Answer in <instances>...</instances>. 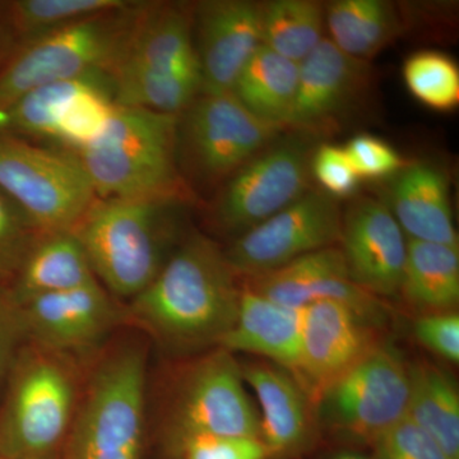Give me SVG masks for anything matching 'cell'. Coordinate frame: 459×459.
Wrapping results in <instances>:
<instances>
[{"instance_id": "obj_1", "label": "cell", "mask_w": 459, "mask_h": 459, "mask_svg": "<svg viewBox=\"0 0 459 459\" xmlns=\"http://www.w3.org/2000/svg\"><path fill=\"white\" fill-rule=\"evenodd\" d=\"M241 281L225 252L204 234L180 241L162 270L124 303L126 325L155 344L165 360L221 344L237 320Z\"/></svg>"}, {"instance_id": "obj_2", "label": "cell", "mask_w": 459, "mask_h": 459, "mask_svg": "<svg viewBox=\"0 0 459 459\" xmlns=\"http://www.w3.org/2000/svg\"><path fill=\"white\" fill-rule=\"evenodd\" d=\"M147 435L164 459H178L184 444L202 435L261 437V418L234 353L216 347L164 359L152 379L148 374Z\"/></svg>"}, {"instance_id": "obj_3", "label": "cell", "mask_w": 459, "mask_h": 459, "mask_svg": "<svg viewBox=\"0 0 459 459\" xmlns=\"http://www.w3.org/2000/svg\"><path fill=\"white\" fill-rule=\"evenodd\" d=\"M150 349L144 334L126 327L89 359L63 459L142 458Z\"/></svg>"}, {"instance_id": "obj_4", "label": "cell", "mask_w": 459, "mask_h": 459, "mask_svg": "<svg viewBox=\"0 0 459 459\" xmlns=\"http://www.w3.org/2000/svg\"><path fill=\"white\" fill-rule=\"evenodd\" d=\"M184 199L96 198L72 230L115 299L126 303L143 291L179 246Z\"/></svg>"}, {"instance_id": "obj_5", "label": "cell", "mask_w": 459, "mask_h": 459, "mask_svg": "<svg viewBox=\"0 0 459 459\" xmlns=\"http://www.w3.org/2000/svg\"><path fill=\"white\" fill-rule=\"evenodd\" d=\"M87 361L26 341L3 386L0 457L63 459Z\"/></svg>"}, {"instance_id": "obj_6", "label": "cell", "mask_w": 459, "mask_h": 459, "mask_svg": "<svg viewBox=\"0 0 459 459\" xmlns=\"http://www.w3.org/2000/svg\"><path fill=\"white\" fill-rule=\"evenodd\" d=\"M74 155L96 198L186 197L177 115L117 105L101 134Z\"/></svg>"}, {"instance_id": "obj_7", "label": "cell", "mask_w": 459, "mask_h": 459, "mask_svg": "<svg viewBox=\"0 0 459 459\" xmlns=\"http://www.w3.org/2000/svg\"><path fill=\"white\" fill-rule=\"evenodd\" d=\"M144 3L104 12L32 40L0 71V108L45 84L105 74L126 53Z\"/></svg>"}, {"instance_id": "obj_8", "label": "cell", "mask_w": 459, "mask_h": 459, "mask_svg": "<svg viewBox=\"0 0 459 459\" xmlns=\"http://www.w3.org/2000/svg\"><path fill=\"white\" fill-rule=\"evenodd\" d=\"M0 189L44 234L72 231L96 199L74 152L36 146L4 132H0Z\"/></svg>"}, {"instance_id": "obj_9", "label": "cell", "mask_w": 459, "mask_h": 459, "mask_svg": "<svg viewBox=\"0 0 459 459\" xmlns=\"http://www.w3.org/2000/svg\"><path fill=\"white\" fill-rule=\"evenodd\" d=\"M316 138L294 129L281 133L235 171L214 201V226L235 238L304 195L310 189Z\"/></svg>"}, {"instance_id": "obj_10", "label": "cell", "mask_w": 459, "mask_h": 459, "mask_svg": "<svg viewBox=\"0 0 459 459\" xmlns=\"http://www.w3.org/2000/svg\"><path fill=\"white\" fill-rule=\"evenodd\" d=\"M285 131L247 111L232 93H201L178 117V161L199 186L223 184Z\"/></svg>"}, {"instance_id": "obj_11", "label": "cell", "mask_w": 459, "mask_h": 459, "mask_svg": "<svg viewBox=\"0 0 459 459\" xmlns=\"http://www.w3.org/2000/svg\"><path fill=\"white\" fill-rule=\"evenodd\" d=\"M410 364L394 347L380 342L316 400L319 425L351 442H373L406 418Z\"/></svg>"}, {"instance_id": "obj_12", "label": "cell", "mask_w": 459, "mask_h": 459, "mask_svg": "<svg viewBox=\"0 0 459 459\" xmlns=\"http://www.w3.org/2000/svg\"><path fill=\"white\" fill-rule=\"evenodd\" d=\"M340 202L320 189H309L226 247V259L238 279L261 276L310 253L340 243Z\"/></svg>"}, {"instance_id": "obj_13", "label": "cell", "mask_w": 459, "mask_h": 459, "mask_svg": "<svg viewBox=\"0 0 459 459\" xmlns=\"http://www.w3.org/2000/svg\"><path fill=\"white\" fill-rule=\"evenodd\" d=\"M27 341L89 360L126 325V307L99 281L18 305Z\"/></svg>"}, {"instance_id": "obj_14", "label": "cell", "mask_w": 459, "mask_h": 459, "mask_svg": "<svg viewBox=\"0 0 459 459\" xmlns=\"http://www.w3.org/2000/svg\"><path fill=\"white\" fill-rule=\"evenodd\" d=\"M407 244L383 199H355L342 211L338 247L350 279L369 294L382 300L398 295Z\"/></svg>"}, {"instance_id": "obj_15", "label": "cell", "mask_w": 459, "mask_h": 459, "mask_svg": "<svg viewBox=\"0 0 459 459\" xmlns=\"http://www.w3.org/2000/svg\"><path fill=\"white\" fill-rule=\"evenodd\" d=\"M241 285L290 309L301 310L319 300L349 305L380 328L388 318L382 299L350 279L340 247H329L287 263L277 270L241 280Z\"/></svg>"}, {"instance_id": "obj_16", "label": "cell", "mask_w": 459, "mask_h": 459, "mask_svg": "<svg viewBox=\"0 0 459 459\" xmlns=\"http://www.w3.org/2000/svg\"><path fill=\"white\" fill-rule=\"evenodd\" d=\"M369 63L353 59L323 39L299 65V82L286 128L322 137L332 132L365 95Z\"/></svg>"}, {"instance_id": "obj_17", "label": "cell", "mask_w": 459, "mask_h": 459, "mask_svg": "<svg viewBox=\"0 0 459 459\" xmlns=\"http://www.w3.org/2000/svg\"><path fill=\"white\" fill-rule=\"evenodd\" d=\"M300 314L301 358L295 377L316 402L325 386L382 341L376 325L340 301H316Z\"/></svg>"}, {"instance_id": "obj_18", "label": "cell", "mask_w": 459, "mask_h": 459, "mask_svg": "<svg viewBox=\"0 0 459 459\" xmlns=\"http://www.w3.org/2000/svg\"><path fill=\"white\" fill-rule=\"evenodd\" d=\"M193 32L202 93H231L262 44V3L208 0L193 7Z\"/></svg>"}, {"instance_id": "obj_19", "label": "cell", "mask_w": 459, "mask_h": 459, "mask_svg": "<svg viewBox=\"0 0 459 459\" xmlns=\"http://www.w3.org/2000/svg\"><path fill=\"white\" fill-rule=\"evenodd\" d=\"M241 373L261 404V439L270 458L294 459L310 451L320 425L316 402L300 380L270 361L241 365Z\"/></svg>"}, {"instance_id": "obj_20", "label": "cell", "mask_w": 459, "mask_h": 459, "mask_svg": "<svg viewBox=\"0 0 459 459\" xmlns=\"http://www.w3.org/2000/svg\"><path fill=\"white\" fill-rule=\"evenodd\" d=\"M199 66L193 8L178 3H144L117 74H168Z\"/></svg>"}, {"instance_id": "obj_21", "label": "cell", "mask_w": 459, "mask_h": 459, "mask_svg": "<svg viewBox=\"0 0 459 459\" xmlns=\"http://www.w3.org/2000/svg\"><path fill=\"white\" fill-rule=\"evenodd\" d=\"M383 201L407 240L459 247L448 179L437 166L429 162L407 164L392 177Z\"/></svg>"}, {"instance_id": "obj_22", "label": "cell", "mask_w": 459, "mask_h": 459, "mask_svg": "<svg viewBox=\"0 0 459 459\" xmlns=\"http://www.w3.org/2000/svg\"><path fill=\"white\" fill-rule=\"evenodd\" d=\"M220 347L262 356L296 376L301 358L300 310L273 303L241 285L237 320Z\"/></svg>"}, {"instance_id": "obj_23", "label": "cell", "mask_w": 459, "mask_h": 459, "mask_svg": "<svg viewBox=\"0 0 459 459\" xmlns=\"http://www.w3.org/2000/svg\"><path fill=\"white\" fill-rule=\"evenodd\" d=\"M95 273L74 231L47 232L33 244L7 286L17 305L38 296L95 282Z\"/></svg>"}, {"instance_id": "obj_24", "label": "cell", "mask_w": 459, "mask_h": 459, "mask_svg": "<svg viewBox=\"0 0 459 459\" xmlns=\"http://www.w3.org/2000/svg\"><path fill=\"white\" fill-rule=\"evenodd\" d=\"M398 295L420 316L457 312L459 247L409 240Z\"/></svg>"}, {"instance_id": "obj_25", "label": "cell", "mask_w": 459, "mask_h": 459, "mask_svg": "<svg viewBox=\"0 0 459 459\" xmlns=\"http://www.w3.org/2000/svg\"><path fill=\"white\" fill-rule=\"evenodd\" d=\"M328 40L353 59L369 63L401 32V18L385 0H337L325 5Z\"/></svg>"}, {"instance_id": "obj_26", "label": "cell", "mask_w": 459, "mask_h": 459, "mask_svg": "<svg viewBox=\"0 0 459 459\" xmlns=\"http://www.w3.org/2000/svg\"><path fill=\"white\" fill-rule=\"evenodd\" d=\"M298 82V63L261 44L247 60L231 93L259 119L286 128Z\"/></svg>"}, {"instance_id": "obj_27", "label": "cell", "mask_w": 459, "mask_h": 459, "mask_svg": "<svg viewBox=\"0 0 459 459\" xmlns=\"http://www.w3.org/2000/svg\"><path fill=\"white\" fill-rule=\"evenodd\" d=\"M406 418L440 446L449 459H459V394L452 377L431 364H410Z\"/></svg>"}, {"instance_id": "obj_28", "label": "cell", "mask_w": 459, "mask_h": 459, "mask_svg": "<svg viewBox=\"0 0 459 459\" xmlns=\"http://www.w3.org/2000/svg\"><path fill=\"white\" fill-rule=\"evenodd\" d=\"M93 74L71 81L45 84L0 108V132L17 137L54 140L66 108L83 90L108 77Z\"/></svg>"}, {"instance_id": "obj_29", "label": "cell", "mask_w": 459, "mask_h": 459, "mask_svg": "<svg viewBox=\"0 0 459 459\" xmlns=\"http://www.w3.org/2000/svg\"><path fill=\"white\" fill-rule=\"evenodd\" d=\"M325 13L314 0L262 3V45L300 65L325 39Z\"/></svg>"}, {"instance_id": "obj_30", "label": "cell", "mask_w": 459, "mask_h": 459, "mask_svg": "<svg viewBox=\"0 0 459 459\" xmlns=\"http://www.w3.org/2000/svg\"><path fill=\"white\" fill-rule=\"evenodd\" d=\"M117 107L144 108L179 117L202 93L199 66L168 74H117L111 77Z\"/></svg>"}, {"instance_id": "obj_31", "label": "cell", "mask_w": 459, "mask_h": 459, "mask_svg": "<svg viewBox=\"0 0 459 459\" xmlns=\"http://www.w3.org/2000/svg\"><path fill=\"white\" fill-rule=\"evenodd\" d=\"M402 75L411 96L425 108L449 113L459 105V68L452 56L420 50L403 62Z\"/></svg>"}, {"instance_id": "obj_32", "label": "cell", "mask_w": 459, "mask_h": 459, "mask_svg": "<svg viewBox=\"0 0 459 459\" xmlns=\"http://www.w3.org/2000/svg\"><path fill=\"white\" fill-rule=\"evenodd\" d=\"M128 0H17L8 5L12 26L26 41L60 27L128 5Z\"/></svg>"}, {"instance_id": "obj_33", "label": "cell", "mask_w": 459, "mask_h": 459, "mask_svg": "<svg viewBox=\"0 0 459 459\" xmlns=\"http://www.w3.org/2000/svg\"><path fill=\"white\" fill-rule=\"evenodd\" d=\"M110 75L91 84L71 102L57 126L54 140L78 152L92 143L104 131L115 110Z\"/></svg>"}, {"instance_id": "obj_34", "label": "cell", "mask_w": 459, "mask_h": 459, "mask_svg": "<svg viewBox=\"0 0 459 459\" xmlns=\"http://www.w3.org/2000/svg\"><path fill=\"white\" fill-rule=\"evenodd\" d=\"M41 234L29 214L0 189V279H13Z\"/></svg>"}, {"instance_id": "obj_35", "label": "cell", "mask_w": 459, "mask_h": 459, "mask_svg": "<svg viewBox=\"0 0 459 459\" xmlns=\"http://www.w3.org/2000/svg\"><path fill=\"white\" fill-rule=\"evenodd\" d=\"M371 446L374 459H449L433 437L407 418L377 435Z\"/></svg>"}, {"instance_id": "obj_36", "label": "cell", "mask_w": 459, "mask_h": 459, "mask_svg": "<svg viewBox=\"0 0 459 459\" xmlns=\"http://www.w3.org/2000/svg\"><path fill=\"white\" fill-rule=\"evenodd\" d=\"M343 148L360 180L392 178L407 165L391 144L371 134L355 135Z\"/></svg>"}, {"instance_id": "obj_37", "label": "cell", "mask_w": 459, "mask_h": 459, "mask_svg": "<svg viewBox=\"0 0 459 459\" xmlns=\"http://www.w3.org/2000/svg\"><path fill=\"white\" fill-rule=\"evenodd\" d=\"M310 171L319 189L337 201L351 197L360 184L344 148L334 144H318L313 153Z\"/></svg>"}, {"instance_id": "obj_38", "label": "cell", "mask_w": 459, "mask_h": 459, "mask_svg": "<svg viewBox=\"0 0 459 459\" xmlns=\"http://www.w3.org/2000/svg\"><path fill=\"white\" fill-rule=\"evenodd\" d=\"M178 459H270L261 437L202 435L184 444Z\"/></svg>"}, {"instance_id": "obj_39", "label": "cell", "mask_w": 459, "mask_h": 459, "mask_svg": "<svg viewBox=\"0 0 459 459\" xmlns=\"http://www.w3.org/2000/svg\"><path fill=\"white\" fill-rule=\"evenodd\" d=\"M413 332L429 351L451 361L459 362V314L457 312L421 314L415 320Z\"/></svg>"}, {"instance_id": "obj_40", "label": "cell", "mask_w": 459, "mask_h": 459, "mask_svg": "<svg viewBox=\"0 0 459 459\" xmlns=\"http://www.w3.org/2000/svg\"><path fill=\"white\" fill-rule=\"evenodd\" d=\"M27 341L20 307L7 286L0 285V394L18 351Z\"/></svg>"}, {"instance_id": "obj_41", "label": "cell", "mask_w": 459, "mask_h": 459, "mask_svg": "<svg viewBox=\"0 0 459 459\" xmlns=\"http://www.w3.org/2000/svg\"><path fill=\"white\" fill-rule=\"evenodd\" d=\"M327 459H374L371 455H365L360 451H356V449H341V451H337L332 453L331 455Z\"/></svg>"}, {"instance_id": "obj_42", "label": "cell", "mask_w": 459, "mask_h": 459, "mask_svg": "<svg viewBox=\"0 0 459 459\" xmlns=\"http://www.w3.org/2000/svg\"><path fill=\"white\" fill-rule=\"evenodd\" d=\"M0 459H4V458L0 457Z\"/></svg>"}]
</instances>
